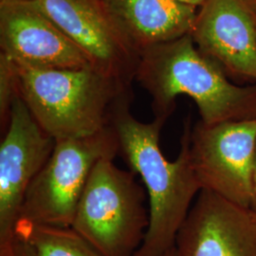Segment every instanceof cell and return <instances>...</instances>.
I'll return each instance as SVG.
<instances>
[{
	"label": "cell",
	"mask_w": 256,
	"mask_h": 256,
	"mask_svg": "<svg viewBox=\"0 0 256 256\" xmlns=\"http://www.w3.org/2000/svg\"><path fill=\"white\" fill-rule=\"evenodd\" d=\"M190 34L225 74L256 81V18L244 0H207Z\"/></svg>",
	"instance_id": "11"
},
{
	"label": "cell",
	"mask_w": 256,
	"mask_h": 256,
	"mask_svg": "<svg viewBox=\"0 0 256 256\" xmlns=\"http://www.w3.org/2000/svg\"><path fill=\"white\" fill-rule=\"evenodd\" d=\"M1 52L21 68L76 70L90 60L34 0L0 4Z\"/></svg>",
	"instance_id": "9"
},
{
	"label": "cell",
	"mask_w": 256,
	"mask_h": 256,
	"mask_svg": "<svg viewBox=\"0 0 256 256\" xmlns=\"http://www.w3.org/2000/svg\"><path fill=\"white\" fill-rule=\"evenodd\" d=\"M246 2L248 8L252 10V12L256 16V0H244Z\"/></svg>",
	"instance_id": "17"
},
{
	"label": "cell",
	"mask_w": 256,
	"mask_h": 256,
	"mask_svg": "<svg viewBox=\"0 0 256 256\" xmlns=\"http://www.w3.org/2000/svg\"><path fill=\"white\" fill-rule=\"evenodd\" d=\"M151 96L154 118L167 120L176 99L194 101L205 124L256 119V84L241 86L202 54L191 34L147 48L138 57L136 78Z\"/></svg>",
	"instance_id": "2"
},
{
	"label": "cell",
	"mask_w": 256,
	"mask_h": 256,
	"mask_svg": "<svg viewBox=\"0 0 256 256\" xmlns=\"http://www.w3.org/2000/svg\"><path fill=\"white\" fill-rule=\"evenodd\" d=\"M119 155L113 126L90 136L55 142L52 155L28 189L18 221L72 227L94 166Z\"/></svg>",
	"instance_id": "5"
},
{
	"label": "cell",
	"mask_w": 256,
	"mask_h": 256,
	"mask_svg": "<svg viewBox=\"0 0 256 256\" xmlns=\"http://www.w3.org/2000/svg\"><path fill=\"white\" fill-rule=\"evenodd\" d=\"M254 16H256V14H254Z\"/></svg>",
	"instance_id": "22"
},
{
	"label": "cell",
	"mask_w": 256,
	"mask_h": 256,
	"mask_svg": "<svg viewBox=\"0 0 256 256\" xmlns=\"http://www.w3.org/2000/svg\"><path fill=\"white\" fill-rule=\"evenodd\" d=\"M54 146L18 95L0 144V244L14 236L28 189Z\"/></svg>",
	"instance_id": "8"
},
{
	"label": "cell",
	"mask_w": 256,
	"mask_h": 256,
	"mask_svg": "<svg viewBox=\"0 0 256 256\" xmlns=\"http://www.w3.org/2000/svg\"><path fill=\"white\" fill-rule=\"evenodd\" d=\"M256 144V119L210 126L198 122L191 129L190 155L202 189L252 208Z\"/></svg>",
	"instance_id": "6"
},
{
	"label": "cell",
	"mask_w": 256,
	"mask_h": 256,
	"mask_svg": "<svg viewBox=\"0 0 256 256\" xmlns=\"http://www.w3.org/2000/svg\"><path fill=\"white\" fill-rule=\"evenodd\" d=\"M14 234L34 256H104L72 227L18 221Z\"/></svg>",
	"instance_id": "13"
},
{
	"label": "cell",
	"mask_w": 256,
	"mask_h": 256,
	"mask_svg": "<svg viewBox=\"0 0 256 256\" xmlns=\"http://www.w3.org/2000/svg\"><path fill=\"white\" fill-rule=\"evenodd\" d=\"M182 3L184 4H187V5H190L192 7H196V8H200L202 7V5L207 1V0H178Z\"/></svg>",
	"instance_id": "16"
},
{
	"label": "cell",
	"mask_w": 256,
	"mask_h": 256,
	"mask_svg": "<svg viewBox=\"0 0 256 256\" xmlns=\"http://www.w3.org/2000/svg\"><path fill=\"white\" fill-rule=\"evenodd\" d=\"M130 106L120 108L112 126L119 138L120 156L129 170L140 176L148 196L149 226L134 256H162L174 247L178 232L202 190L190 155L192 124L189 118L185 120L180 153L170 162L160 146L166 120L140 122Z\"/></svg>",
	"instance_id": "1"
},
{
	"label": "cell",
	"mask_w": 256,
	"mask_h": 256,
	"mask_svg": "<svg viewBox=\"0 0 256 256\" xmlns=\"http://www.w3.org/2000/svg\"><path fill=\"white\" fill-rule=\"evenodd\" d=\"M120 32L138 54L190 34L198 8L178 0H104Z\"/></svg>",
	"instance_id": "12"
},
{
	"label": "cell",
	"mask_w": 256,
	"mask_h": 256,
	"mask_svg": "<svg viewBox=\"0 0 256 256\" xmlns=\"http://www.w3.org/2000/svg\"><path fill=\"white\" fill-rule=\"evenodd\" d=\"M174 247L180 256H256V210L202 189Z\"/></svg>",
	"instance_id": "10"
},
{
	"label": "cell",
	"mask_w": 256,
	"mask_h": 256,
	"mask_svg": "<svg viewBox=\"0 0 256 256\" xmlns=\"http://www.w3.org/2000/svg\"><path fill=\"white\" fill-rule=\"evenodd\" d=\"M112 158L94 166L72 228L104 256H134L149 226L146 191Z\"/></svg>",
	"instance_id": "4"
},
{
	"label": "cell",
	"mask_w": 256,
	"mask_h": 256,
	"mask_svg": "<svg viewBox=\"0 0 256 256\" xmlns=\"http://www.w3.org/2000/svg\"><path fill=\"white\" fill-rule=\"evenodd\" d=\"M254 194L256 198V155H254ZM256 200V198H254Z\"/></svg>",
	"instance_id": "19"
},
{
	"label": "cell",
	"mask_w": 256,
	"mask_h": 256,
	"mask_svg": "<svg viewBox=\"0 0 256 256\" xmlns=\"http://www.w3.org/2000/svg\"><path fill=\"white\" fill-rule=\"evenodd\" d=\"M34 1L94 68L132 86L140 54L120 32L104 0Z\"/></svg>",
	"instance_id": "7"
},
{
	"label": "cell",
	"mask_w": 256,
	"mask_h": 256,
	"mask_svg": "<svg viewBox=\"0 0 256 256\" xmlns=\"http://www.w3.org/2000/svg\"><path fill=\"white\" fill-rule=\"evenodd\" d=\"M16 66L8 56L0 54V126L4 133L9 126L12 104L18 96Z\"/></svg>",
	"instance_id": "14"
},
{
	"label": "cell",
	"mask_w": 256,
	"mask_h": 256,
	"mask_svg": "<svg viewBox=\"0 0 256 256\" xmlns=\"http://www.w3.org/2000/svg\"><path fill=\"white\" fill-rule=\"evenodd\" d=\"M16 70L19 96L55 142L90 136L108 128L120 108L133 100L132 86L93 66L76 70L16 66Z\"/></svg>",
	"instance_id": "3"
},
{
	"label": "cell",
	"mask_w": 256,
	"mask_h": 256,
	"mask_svg": "<svg viewBox=\"0 0 256 256\" xmlns=\"http://www.w3.org/2000/svg\"><path fill=\"white\" fill-rule=\"evenodd\" d=\"M0 256H34L27 245L14 234V238L0 244Z\"/></svg>",
	"instance_id": "15"
},
{
	"label": "cell",
	"mask_w": 256,
	"mask_h": 256,
	"mask_svg": "<svg viewBox=\"0 0 256 256\" xmlns=\"http://www.w3.org/2000/svg\"><path fill=\"white\" fill-rule=\"evenodd\" d=\"M254 210H256V200H254V204H252V207Z\"/></svg>",
	"instance_id": "21"
},
{
	"label": "cell",
	"mask_w": 256,
	"mask_h": 256,
	"mask_svg": "<svg viewBox=\"0 0 256 256\" xmlns=\"http://www.w3.org/2000/svg\"><path fill=\"white\" fill-rule=\"evenodd\" d=\"M10 1H12V0H0V4H4V3H7Z\"/></svg>",
	"instance_id": "20"
},
{
	"label": "cell",
	"mask_w": 256,
	"mask_h": 256,
	"mask_svg": "<svg viewBox=\"0 0 256 256\" xmlns=\"http://www.w3.org/2000/svg\"><path fill=\"white\" fill-rule=\"evenodd\" d=\"M162 256H180L178 254V250H176V247H173L172 248H170L168 252H166Z\"/></svg>",
	"instance_id": "18"
}]
</instances>
